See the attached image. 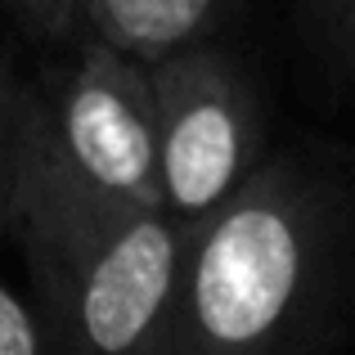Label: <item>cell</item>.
<instances>
[{"mask_svg":"<svg viewBox=\"0 0 355 355\" xmlns=\"http://www.w3.org/2000/svg\"><path fill=\"white\" fill-rule=\"evenodd\" d=\"M14 99L18 81L0 77V239L9 230V180H14Z\"/></svg>","mask_w":355,"mask_h":355,"instance_id":"9","label":"cell"},{"mask_svg":"<svg viewBox=\"0 0 355 355\" xmlns=\"http://www.w3.org/2000/svg\"><path fill=\"white\" fill-rule=\"evenodd\" d=\"M0 355H54L32 302H23L5 279H0Z\"/></svg>","mask_w":355,"mask_h":355,"instance_id":"7","label":"cell"},{"mask_svg":"<svg viewBox=\"0 0 355 355\" xmlns=\"http://www.w3.org/2000/svg\"><path fill=\"white\" fill-rule=\"evenodd\" d=\"M54 355H171L184 234L157 207L113 202L59 171L14 113L9 230Z\"/></svg>","mask_w":355,"mask_h":355,"instance_id":"2","label":"cell"},{"mask_svg":"<svg viewBox=\"0 0 355 355\" xmlns=\"http://www.w3.org/2000/svg\"><path fill=\"white\" fill-rule=\"evenodd\" d=\"M157 113V207L198 239L266 162V121L248 68L207 41L148 68Z\"/></svg>","mask_w":355,"mask_h":355,"instance_id":"4","label":"cell"},{"mask_svg":"<svg viewBox=\"0 0 355 355\" xmlns=\"http://www.w3.org/2000/svg\"><path fill=\"white\" fill-rule=\"evenodd\" d=\"M324 59L355 90V0H302Z\"/></svg>","mask_w":355,"mask_h":355,"instance_id":"6","label":"cell"},{"mask_svg":"<svg viewBox=\"0 0 355 355\" xmlns=\"http://www.w3.org/2000/svg\"><path fill=\"white\" fill-rule=\"evenodd\" d=\"M351 270V202L302 157H266L189 239L171 355H315Z\"/></svg>","mask_w":355,"mask_h":355,"instance_id":"1","label":"cell"},{"mask_svg":"<svg viewBox=\"0 0 355 355\" xmlns=\"http://www.w3.org/2000/svg\"><path fill=\"white\" fill-rule=\"evenodd\" d=\"M68 45V63L36 86H18L14 113L23 135L81 189L157 207V113L148 68L90 36H72Z\"/></svg>","mask_w":355,"mask_h":355,"instance_id":"3","label":"cell"},{"mask_svg":"<svg viewBox=\"0 0 355 355\" xmlns=\"http://www.w3.org/2000/svg\"><path fill=\"white\" fill-rule=\"evenodd\" d=\"M0 9H5L27 36L63 45V41H72V32H77L81 0H0Z\"/></svg>","mask_w":355,"mask_h":355,"instance_id":"8","label":"cell"},{"mask_svg":"<svg viewBox=\"0 0 355 355\" xmlns=\"http://www.w3.org/2000/svg\"><path fill=\"white\" fill-rule=\"evenodd\" d=\"M234 9L239 0H81L72 36H90L153 68L180 50L216 41Z\"/></svg>","mask_w":355,"mask_h":355,"instance_id":"5","label":"cell"}]
</instances>
